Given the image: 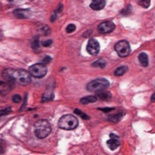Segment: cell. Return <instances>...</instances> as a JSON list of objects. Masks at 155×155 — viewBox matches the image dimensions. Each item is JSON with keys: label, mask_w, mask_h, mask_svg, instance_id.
I'll return each mask as SVG.
<instances>
[{"label": "cell", "mask_w": 155, "mask_h": 155, "mask_svg": "<svg viewBox=\"0 0 155 155\" xmlns=\"http://www.w3.org/2000/svg\"><path fill=\"white\" fill-rule=\"evenodd\" d=\"M128 67L126 66H123L118 67L114 72L115 75L116 76H121L124 74L128 71Z\"/></svg>", "instance_id": "cell-15"}, {"label": "cell", "mask_w": 155, "mask_h": 155, "mask_svg": "<svg viewBox=\"0 0 155 155\" xmlns=\"http://www.w3.org/2000/svg\"><path fill=\"white\" fill-rule=\"evenodd\" d=\"M138 60L142 66L147 67L149 64V60L147 55L146 53L142 52L138 56Z\"/></svg>", "instance_id": "cell-12"}, {"label": "cell", "mask_w": 155, "mask_h": 155, "mask_svg": "<svg viewBox=\"0 0 155 155\" xmlns=\"http://www.w3.org/2000/svg\"><path fill=\"white\" fill-rule=\"evenodd\" d=\"M63 8V6L62 5L60 4V5H59V7H58V9H57V11H58V12H61V11H62Z\"/></svg>", "instance_id": "cell-30"}, {"label": "cell", "mask_w": 155, "mask_h": 155, "mask_svg": "<svg viewBox=\"0 0 155 155\" xmlns=\"http://www.w3.org/2000/svg\"><path fill=\"white\" fill-rule=\"evenodd\" d=\"M12 112L11 107H7L3 110H0V117L4 116L7 115Z\"/></svg>", "instance_id": "cell-22"}, {"label": "cell", "mask_w": 155, "mask_h": 155, "mask_svg": "<svg viewBox=\"0 0 155 155\" xmlns=\"http://www.w3.org/2000/svg\"><path fill=\"white\" fill-rule=\"evenodd\" d=\"M77 118L72 115H65L62 116L58 121L59 128L65 130H72L78 126Z\"/></svg>", "instance_id": "cell-3"}, {"label": "cell", "mask_w": 155, "mask_h": 155, "mask_svg": "<svg viewBox=\"0 0 155 155\" xmlns=\"http://www.w3.org/2000/svg\"><path fill=\"white\" fill-rule=\"evenodd\" d=\"M87 50L91 55H97L100 51V45L96 39H90L87 45Z\"/></svg>", "instance_id": "cell-8"}, {"label": "cell", "mask_w": 155, "mask_h": 155, "mask_svg": "<svg viewBox=\"0 0 155 155\" xmlns=\"http://www.w3.org/2000/svg\"><path fill=\"white\" fill-rule=\"evenodd\" d=\"M31 46L34 50H36L40 47V43L38 37H35L33 39L31 42Z\"/></svg>", "instance_id": "cell-20"}, {"label": "cell", "mask_w": 155, "mask_h": 155, "mask_svg": "<svg viewBox=\"0 0 155 155\" xmlns=\"http://www.w3.org/2000/svg\"><path fill=\"white\" fill-rule=\"evenodd\" d=\"M110 139L107 142V145L110 150L114 151L120 145L119 137L115 134L111 133L109 135Z\"/></svg>", "instance_id": "cell-9"}, {"label": "cell", "mask_w": 155, "mask_h": 155, "mask_svg": "<svg viewBox=\"0 0 155 155\" xmlns=\"http://www.w3.org/2000/svg\"><path fill=\"white\" fill-rule=\"evenodd\" d=\"M106 65V62L104 59L100 58L92 64V66L95 67H99V68H104Z\"/></svg>", "instance_id": "cell-16"}, {"label": "cell", "mask_w": 155, "mask_h": 155, "mask_svg": "<svg viewBox=\"0 0 155 155\" xmlns=\"http://www.w3.org/2000/svg\"><path fill=\"white\" fill-rule=\"evenodd\" d=\"M114 48L117 54L121 57L128 56L131 52L130 45L126 40H122L117 42L115 45Z\"/></svg>", "instance_id": "cell-6"}, {"label": "cell", "mask_w": 155, "mask_h": 155, "mask_svg": "<svg viewBox=\"0 0 155 155\" xmlns=\"http://www.w3.org/2000/svg\"><path fill=\"white\" fill-rule=\"evenodd\" d=\"M74 112L76 114L79 116L80 117L83 118V119H84V120H88V119H89V116H88L87 115L84 113H83V112L80 111V110H78V109H75Z\"/></svg>", "instance_id": "cell-21"}, {"label": "cell", "mask_w": 155, "mask_h": 155, "mask_svg": "<svg viewBox=\"0 0 155 155\" xmlns=\"http://www.w3.org/2000/svg\"><path fill=\"white\" fill-rule=\"evenodd\" d=\"M137 2L139 5L145 8H147L150 6L151 0H136Z\"/></svg>", "instance_id": "cell-19"}, {"label": "cell", "mask_w": 155, "mask_h": 155, "mask_svg": "<svg viewBox=\"0 0 155 155\" xmlns=\"http://www.w3.org/2000/svg\"><path fill=\"white\" fill-rule=\"evenodd\" d=\"M115 25L110 21L103 22L98 25L97 29L100 33L107 34L112 32L115 29Z\"/></svg>", "instance_id": "cell-7"}, {"label": "cell", "mask_w": 155, "mask_h": 155, "mask_svg": "<svg viewBox=\"0 0 155 155\" xmlns=\"http://www.w3.org/2000/svg\"><path fill=\"white\" fill-rule=\"evenodd\" d=\"M151 99L152 102L155 103V93H154L152 95Z\"/></svg>", "instance_id": "cell-32"}, {"label": "cell", "mask_w": 155, "mask_h": 155, "mask_svg": "<svg viewBox=\"0 0 155 155\" xmlns=\"http://www.w3.org/2000/svg\"><path fill=\"white\" fill-rule=\"evenodd\" d=\"M52 58L50 57V56H46L43 58V63L45 64H47L50 63V62L51 61Z\"/></svg>", "instance_id": "cell-26"}, {"label": "cell", "mask_w": 155, "mask_h": 155, "mask_svg": "<svg viewBox=\"0 0 155 155\" xmlns=\"http://www.w3.org/2000/svg\"><path fill=\"white\" fill-rule=\"evenodd\" d=\"M4 149L3 144L0 142V154H3L4 153Z\"/></svg>", "instance_id": "cell-27"}, {"label": "cell", "mask_w": 155, "mask_h": 155, "mask_svg": "<svg viewBox=\"0 0 155 155\" xmlns=\"http://www.w3.org/2000/svg\"><path fill=\"white\" fill-rule=\"evenodd\" d=\"M51 130V124L46 120L41 119L35 123V133L39 139L46 138L50 134Z\"/></svg>", "instance_id": "cell-2"}, {"label": "cell", "mask_w": 155, "mask_h": 155, "mask_svg": "<svg viewBox=\"0 0 155 155\" xmlns=\"http://www.w3.org/2000/svg\"><path fill=\"white\" fill-rule=\"evenodd\" d=\"M12 100L13 102L15 103H19L21 101V97L20 95L16 94L12 96Z\"/></svg>", "instance_id": "cell-23"}, {"label": "cell", "mask_w": 155, "mask_h": 155, "mask_svg": "<svg viewBox=\"0 0 155 155\" xmlns=\"http://www.w3.org/2000/svg\"><path fill=\"white\" fill-rule=\"evenodd\" d=\"M76 26H75V25L73 24H69L66 27V32L68 33H72L73 32H74L76 30Z\"/></svg>", "instance_id": "cell-24"}, {"label": "cell", "mask_w": 155, "mask_h": 155, "mask_svg": "<svg viewBox=\"0 0 155 155\" xmlns=\"http://www.w3.org/2000/svg\"><path fill=\"white\" fill-rule=\"evenodd\" d=\"M97 99V96H89L83 97L82 99H80V102L83 104H87L95 103L96 102Z\"/></svg>", "instance_id": "cell-13"}, {"label": "cell", "mask_w": 155, "mask_h": 155, "mask_svg": "<svg viewBox=\"0 0 155 155\" xmlns=\"http://www.w3.org/2000/svg\"><path fill=\"white\" fill-rule=\"evenodd\" d=\"M97 97L100 98L101 100L107 101L109 100L112 97L111 93L108 91H101L97 95Z\"/></svg>", "instance_id": "cell-14"}, {"label": "cell", "mask_w": 155, "mask_h": 155, "mask_svg": "<svg viewBox=\"0 0 155 155\" xmlns=\"http://www.w3.org/2000/svg\"><path fill=\"white\" fill-rule=\"evenodd\" d=\"M14 15L18 19H26L31 15V12L29 9L19 8L13 11Z\"/></svg>", "instance_id": "cell-10"}, {"label": "cell", "mask_w": 155, "mask_h": 155, "mask_svg": "<svg viewBox=\"0 0 155 155\" xmlns=\"http://www.w3.org/2000/svg\"><path fill=\"white\" fill-rule=\"evenodd\" d=\"M38 31L41 34L46 35L50 33L51 29L47 25H41L39 27Z\"/></svg>", "instance_id": "cell-18"}, {"label": "cell", "mask_w": 155, "mask_h": 155, "mask_svg": "<svg viewBox=\"0 0 155 155\" xmlns=\"http://www.w3.org/2000/svg\"><path fill=\"white\" fill-rule=\"evenodd\" d=\"M4 37L3 33L2 31L0 29V41H2L3 40Z\"/></svg>", "instance_id": "cell-31"}, {"label": "cell", "mask_w": 155, "mask_h": 155, "mask_svg": "<svg viewBox=\"0 0 155 155\" xmlns=\"http://www.w3.org/2000/svg\"><path fill=\"white\" fill-rule=\"evenodd\" d=\"M56 18V14L55 13H54L52 15L51 17V22H53L55 21V19Z\"/></svg>", "instance_id": "cell-29"}, {"label": "cell", "mask_w": 155, "mask_h": 155, "mask_svg": "<svg viewBox=\"0 0 155 155\" xmlns=\"http://www.w3.org/2000/svg\"><path fill=\"white\" fill-rule=\"evenodd\" d=\"M52 43V40L49 39V40H45V41L42 42L41 44L44 47H48V46H50Z\"/></svg>", "instance_id": "cell-25"}, {"label": "cell", "mask_w": 155, "mask_h": 155, "mask_svg": "<svg viewBox=\"0 0 155 155\" xmlns=\"http://www.w3.org/2000/svg\"><path fill=\"white\" fill-rule=\"evenodd\" d=\"M47 67L45 64L37 63L33 65L29 68V72L31 76L35 78L44 77L47 73Z\"/></svg>", "instance_id": "cell-5"}, {"label": "cell", "mask_w": 155, "mask_h": 155, "mask_svg": "<svg viewBox=\"0 0 155 155\" xmlns=\"http://www.w3.org/2000/svg\"><path fill=\"white\" fill-rule=\"evenodd\" d=\"M2 76L6 81H15L22 86H27L31 82V74L24 69L7 68L3 72Z\"/></svg>", "instance_id": "cell-1"}, {"label": "cell", "mask_w": 155, "mask_h": 155, "mask_svg": "<svg viewBox=\"0 0 155 155\" xmlns=\"http://www.w3.org/2000/svg\"><path fill=\"white\" fill-rule=\"evenodd\" d=\"M123 116H124L123 113H118L110 116L108 117V119L109 121L113 122V123H117L122 119Z\"/></svg>", "instance_id": "cell-17"}, {"label": "cell", "mask_w": 155, "mask_h": 155, "mask_svg": "<svg viewBox=\"0 0 155 155\" xmlns=\"http://www.w3.org/2000/svg\"><path fill=\"white\" fill-rule=\"evenodd\" d=\"M31 1H33V0H31Z\"/></svg>", "instance_id": "cell-33"}, {"label": "cell", "mask_w": 155, "mask_h": 155, "mask_svg": "<svg viewBox=\"0 0 155 155\" xmlns=\"http://www.w3.org/2000/svg\"><path fill=\"white\" fill-rule=\"evenodd\" d=\"M114 108H102V109H100V110L103 111V112H105V113H107L109 112V111H112V110H114Z\"/></svg>", "instance_id": "cell-28"}, {"label": "cell", "mask_w": 155, "mask_h": 155, "mask_svg": "<svg viewBox=\"0 0 155 155\" xmlns=\"http://www.w3.org/2000/svg\"><path fill=\"white\" fill-rule=\"evenodd\" d=\"M106 4V2L105 0H92L90 7L95 11H99L104 9L105 6Z\"/></svg>", "instance_id": "cell-11"}, {"label": "cell", "mask_w": 155, "mask_h": 155, "mask_svg": "<svg viewBox=\"0 0 155 155\" xmlns=\"http://www.w3.org/2000/svg\"><path fill=\"white\" fill-rule=\"evenodd\" d=\"M109 85V82L106 79L97 78L88 83L86 88L90 92H100L107 89Z\"/></svg>", "instance_id": "cell-4"}]
</instances>
